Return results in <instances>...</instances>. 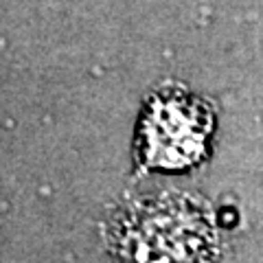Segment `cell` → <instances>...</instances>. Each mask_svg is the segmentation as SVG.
Wrapping results in <instances>:
<instances>
[{
  "label": "cell",
  "mask_w": 263,
  "mask_h": 263,
  "mask_svg": "<svg viewBox=\"0 0 263 263\" xmlns=\"http://www.w3.org/2000/svg\"><path fill=\"white\" fill-rule=\"evenodd\" d=\"M204 125V112L189 108L180 99H156L141 125V156L152 167H171L191 162L200 156L204 138L180 134L184 127Z\"/></svg>",
  "instance_id": "1"
}]
</instances>
